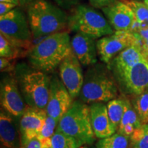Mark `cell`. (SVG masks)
Instances as JSON below:
<instances>
[{
    "instance_id": "6da1fadb",
    "label": "cell",
    "mask_w": 148,
    "mask_h": 148,
    "mask_svg": "<svg viewBox=\"0 0 148 148\" xmlns=\"http://www.w3.org/2000/svg\"><path fill=\"white\" fill-rule=\"evenodd\" d=\"M69 33L62 31L49 34L29 49L27 59L33 68L51 72L71 51Z\"/></svg>"
},
{
    "instance_id": "7a4b0ae2",
    "label": "cell",
    "mask_w": 148,
    "mask_h": 148,
    "mask_svg": "<svg viewBox=\"0 0 148 148\" xmlns=\"http://www.w3.org/2000/svg\"><path fill=\"white\" fill-rule=\"evenodd\" d=\"M118 90L119 86L108 66L97 62L86 70L79 95L84 103L106 102L116 99Z\"/></svg>"
},
{
    "instance_id": "3957f363",
    "label": "cell",
    "mask_w": 148,
    "mask_h": 148,
    "mask_svg": "<svg viewBox=\"0 0 148 148\" xmlns=\"http://www.w3.org/2000/svg\"><path fill=\"white\" fill-rule=\"evenodd\" d=\"M33 38L62 32L68 27V16L60 7L46 0H34L27 7Z\"/></svg>"
},
{
    "instance_id": "277c9868",
    "label": "cell",
    "mask_w": 148,
    "mask_h": 148,
    "mask_svg": "<svg viewBox=\"0 0 148 148\" xmlns=\"http://www.w3.org/2000/svg\"><path fill=\"white\" fill-rule=\"evenodd\" d=\"M56 130L77 138L83 144H91L95 135L92 127L90 107L79 101H73L59 121Z\"/></svg>"
},
{
    "instance_id": "5b68a950",
    "label": "cell",
    "mask_w": 148,
    "mask_h": 148,
    "mask_svg": "<svg viewBox=\"0 0 148 148\" xmlns=\"http://www.w3.org/2000/svg\"><path fill=\"white\" fill-rule=\"evenodd\" d=\"M68 28L95 39L114 32L106 16L92 6L79 5L68 16Z\"/></svg>"
},
{
    "instance_id": "8992f818",
    "label": "cell",
    "mask_w": 148,
    "mask_h": 148,
    "mask_svg": "<svg viewBox=\"0 0 148 148\" xmlns=\"http://www.w3.org/2000/svg\"><path fill=\"white\" fill-rule=\"evenodd\" d=\"M16 79L27 105L33 108L46 109L51 83V79L47 74L33 68L23 70Z\"/></svg>"
},
{
    "instance_id": "52a82bcc",
    "label": "cell",
    "mask_w": 148,
    "mask_h": 148,
    "mask_svg": "<svg viewBox=\"0 0 148 148\" xmlns=\"http://www.w3.org/2000/svg\"><path fill=\"white\" fill-rule=\"evenodd\" d=\"M0 32L18 48H27L33 38L27 16L18 7L0 16Z\"/></svg>"
},
{
    "instance_id": "ba28073f",
    "label": "cell",
    "mask_w": 148,
    "mask_h": 148,
    "mask_svg": "<svg viewBox=\"0 0 148 148\" xmlns=\"http://www.w3.org/2000/svg\"><path fill=\"white\" fill-rule=\"evenodd\" d=\"M140 42L138 34L132 31H115L97 40L98 56L103 63L108 65L122 51Z\"/></svg>"
},
{
    "instance_id": "9c48e42d",
    "label": "cell",
    "mask_w": 148,
    "mask_h": 148,
    "mask_svg": "<svg viewBox=\"0 0 148 148\" xmlns=\"http://www.w3.org/2000/svg\"><path fill=\"white\" fill-rule=\"evenodd\" d=\"M118 86L129 95L137 96L148 88V57L114 76Z\"/></svg>"
},
{
    "instance_id": "30bf717a",
    "label": "cell",
    "mask_w": 148,
    "mask_h": 148,
    "mask_svg": "<svg viewBox=\"0 0 148 148\" xmlns=\"http://www.w3.org/2000/svg\"><path fill=\"white\" fill-rule=\"evenodd\" d=\"M17 79L12 75L5 77L1 82V105L3 110L15 117H21L28 105L24 102Z\"/></svg>"
},
{
    "instance_id": "8fae6325",
    "label": "cell",
    "mask_w": 148,
    "mask_h": 148,
    "mask_svg": "<svg viewBox=\"0 0 148 148\" xmlns=\"http://www.w3.org/2000/svg\"><path fill=\"white\" fill-rule=\"evenodd\" d=\"M59 74L61 81L72 98L78 96L84 82V75L82 64L72 50L59 65Z\"/></svg>"
},
{
    "instance_id": "7c38bea8",
    "label": "cell",
    "mask_w": 148,
    "mask_h": 148,
    "mask_svg": "<svg viewBox=\"0 0 148 148\" xmlns=\"http://www.w3.org/2000/svg\"><path fill=\"white\" fill-rule=\"evenodd\" d=\"M73 102V98L61 79L57 77L51 78L49 99L45 109L47 115L59 122Z\"/></svg>"
},
{
    "instance_id": "4fadbf2b",
    "label": "cell",
    "mask_w": 148,
    "mask_h": 148,
    "mask_svg": "<svg viewBox=\"0 0 148 148\" xmlns=\"http://www.w3.org/2000/svg\"><path fill=\"white\" fill-rule=\"evenodd\" d=\"M101 10L114 31H132L136 19L132 9L125 1L116 0Z\"/></svg>"
},
{
    "instance_id": "5bb4252c",
    "label": "cell",
    "mask_w": 148,
    "mask_h": 148,
    "mask_svg": "<svg viewBox=\"0 0 148 148\" xmlns=\"http://www.w3.org/2000/svg\"><path fill=\"white\" fill-rule=\"evenodd\" d=\"M47 116L46 110L28 106L20 119L21 147L29 140L38 136L45 124Z\"/></svg>"
},
{
    "instance_id": "9a60e30c",
    "label": "cell",
    "mask_w": 148,
    "mask_h": 148,
    "mask_svg": "<svg viewBox=\"0 0 148 148\" xmlns=\"http://www.w3.org/2000/svg\"><path fill=\"white\" fill-rule=\"evenodd\" d=\"M94 38L82 32H76L71 40V49L82 65L97 63V41Z\"/></svg>"
},
{
    "instance_id": "2e32d148",
    "label": "cell",
    "mask_w": 148,
    "mask_h": 148,
    "mask_svg": "<svg viewBox=\"0 0 148 148\" xmlns=\"http://www.w3.org/2000/svg\"><path fill=\"white\" fill-rule=\"evenodd\" d=\"M145 57H147V56L143 45L141 43H136L119 53L108 66L114 76H116L138 63Z\"/></svg>"
},
{
    "instance_id": "e0dca14e",
    "label": "cell",
    "mask_w": 148,
    "mask_h": 148,
    "mask_svg": "<svg viewBox=\"0 0 148 148\" xmlns=\"http://www.w3.org/2000/svg\"><path fill=\"white\" fill-rule=\"evenodd\" d=\"M89 107L92 127L96 137L103 138L114 134L116 130L109 118L107 106L103 102H95Z\"/></svg>"
},
{
    "instance_id": "ac0fdd59",
    "label": "cell",
    "mask_w": 148,
    "mask_h": 148,
    "mask_svg": "<svg viewBox=\"0 0 148 148\" xmlns=\"http://www.w3.org/2000/svg\"><path fill=\"white\" fill-rule=\"evenodd\" d=\"M1 148H21V138L12 115L4 110L0 113Z\"/></svg>"
},
{
    "instance_id": "d6986e66",
    "label": "cell",
    "mask_w": 148,
    "mask_h": 148,
    "mask_svg": "<svg viewBox=\"0 0 148 148\" xmlns=\"http://www.w3.org/2000/svg\"><path fill=\"white\" fill-rule=\"evenodd\" d=\"M141 125V122L132 104L129 100L125 99L124 113L118 128V132L130 137Z\"/></svg>"
},
{
    "instance_id": "ffe728a7",
    "label": "cell",
    "mask_w": 148,
    "mask_h": 148,
    "mask_svg": "<svg viewBox=\"0 0 148 148\" xmlns=\"http://www.w3.org/2000/svg\"><path fill=\"white\" fill-rule=\"evenodd\" d=\"M125 99H114L107 104L109 118L116 130H118L125 110Z\"/></svg>"
},
{
    "instance_id": "44dd1931",
    "label": "cell",
    "mask_w": 148,
    "mask_h": 148,
    "mask_svg": "<svg viewBox=\"0 0 148 148\" xmlns=\"http://www.w3.org/2000/svg\"><path fill=\"white\" fill-rule=\"evenodd\" d=\"M134 12L136 25L138 27H148V5L144 1H123Z\"/></svg>"
},
{
    "instance_id": "7402d4cb",
    "label": "cell",
    "mask_w": 148,
    "mask_h": 148,
    "mask_svg": "<svg viewBox=\"0 0 148 148\" xmlns=\"http://www.w3.org/2000/svg\"><path fill=\"white\" fill-rule=\"evenodd\" d=\"M51 143L52 148H79L83 145L82 142L77 138L56 130L51 138Z\"/></svg>"
},
{
    "instance_id": "603a6c76",
    "label": "cell",
    "mask_w": 148,
    "mask_h": 148,
    "mask_svg": "<svg viewBox=\"0 0 148 148\" xmlns=\"http://www.w3.org/2000/svg\"><path fill=\"white\" fill-rule=\"evenodd\" d=\"M129 137L125 135L114 133L108 137L100 138L96 144L97 148H127Z\"/></svg>"
},
{
    "instance_id": "cb8c5ba5",
    "label": "cell",
    "mask_w": 148,
    "mask_h": 148,
    "mask_svg": "<svg viewBox=\"0 0 148 148\" xmlns=\"http://www.w3.org/2000/svg\"><path fill=\"white\" fill-rule=\"evenodd\" d=\"M132 106L142 125L148 123V88L141 94L136 96Z\"/></svg>"
},
{
    "instance_id": "d4e9b609",
    "label": "cell",
    "mask_w": 148,
    "mask_h": 148,
    "mask_svg": "<svg viewBox=\"0 0 148 148\" xmlns=\"http://www.w3.org/2000/svg\"><path fill=\"white\" fill-rule=\"evenodd\" d=\"M130 140L132 148H148V123L135 130Z\"/></svg>"
},
{
    "instance_id": "484cf974",
    "label": "cell",
    "mask_w": 148,
    "mask_h": 148,
    "mask_svg": "<svg viewBox=\"0 0 148 148\" xmlns=\"http://www.w3.org/2000/svg\"><path fill=\"white\" fill-rule=\"evenodd\" d=\"M20 48L11 43L2 34H0V56L14 60L19 56Z\"/></svg>"
},
{
    "instance_id": "4316f807",
    "label": "cell",
    "mask_w": 148,
    "mask_h": 148,
    "mask_svg": "<svg viewBox=\"0 0 148 148\" xmlns=\"http://www.w3.org/2000/svg\"><path fill=\"white\" fill-rule=\"evenodd\" d=\"M58 121L54 118L47 115L46 118L45 124L40 131L37 138L40 140H43L48 138H51L56 132V127L58 125Z\"/></svg>"
},
{
    "instance_id": "83f0119b",
    "label": "cell",
    "mask_w": 148,
    "mask_h": 148,
    "mask_svg": "<svg viewBox=\"0 0 148 148\" xmlns=\"http://www.w3.org/2000/svg\"><path fill=\"white\" fill-rule=\"evenodd\" d=\"M116 0H88L90 5L95 8L102 9L108 6Z\"/></svg>"
},
{
    "instance_id": "f1b7e54d",
    "label": "cell",
    "mask_w": 148,
    "mask_h": 148,
    "mask_svg": "<svg viewBox=\"0 0 148 148\" xmlns=\"http://www.w3.org/2000/svg\"><path fill=\"white\" fill-rule=\"evenodd\" d=\"M21 148H47V144L36 137L27 142Z\"/></svg>"
},
{
    "instance_id": "f546056e",
    "label": "cell",
    "mask_w": 148,
    "mask_h": 148,
    "mask_svg": "<svg viewBox=\"0 0 148 148\" xmlns=\"http://www.w3.org/2000/svg\"><path fill=\"white\" fill-rule=\"evenodd\" d=\"M11 60H12L1 57L0 58V70L1 72H10L14 69L13 64L11 62Z\"/></svg>"
},
{
    "instance_id": "4dcf8cb0",
    "label": "cell",
    "mask_w": 148,
    "mask_h": 148,
    "mask_svg": "<svg viewBox=\"0 0 148 148\" xmlns=\"http://www.w3.org/2000/svg\"><path fill=\"white\" fill-rule=\"evenodd\" d=\"M18 5L13 3H6V2H0V16L4 15L8 13L11 10H12Z\"/></svg>"
},
{
    "instance_id": "1f68e13d",
    "label": "cell",
    "mask_w": 148,
    "mask_h": 148,
    "mask_svg": "<svg viewBox=\"0 0 148 148\" xmlns=\"http://www.w3.org/2000/svg\"><path fill=\"white\" fill-rule=\"evenodd\" d=\"M60 6L64 8H69L70 6L77 4L80 0H54Z\"/></svg>"
},
{
    "instance_id": "d6a6232c",
    "label": "cell",
    "mask_w": 148,
    "mask_h": 148,
    "mask_svg": "<svg viewBox=\"0 0 148 148\" xmlns=\"http://www.w3.org/2000/svg\"><path fill=\"white\" fill-rule=\"evenodd\" d=\"M34 0H18L19 1V5L20 6H28L29 3H31L32 1H34Z\"/></svg>"
},
{
    "instance_id": "836d02e7",
    "label": "cell",
    "mask_w": 148,
    "mask_h": 148,
    "mask_svg": "<svg viewBox=\"0 0 148 148\" xmlns=\"http://www.w3.org/2000/svg\"><path fill=\"white\" fill-rule=\"evenodd\" d=\"M0 2L10 3L16 5H19V1H18V0H0Z\"/></svg>"
},
{
    "instance_id": "e575fe53",
    "label": "cell",
    "mask_w": 148,
    "mask_h": 148,
    "mask_svg": "<svg viewBox=\"0 0 148 148\" xmlns=\"http://www.w3.org/2000/svg\"><path fill=\"white\" fill-rule=\"evenodd\" d=\"M121 1H140V0H121Z\"/></svg>"
},
{
    "instance_id": "d590c367",
    "label": "cell",
    "mask_w": 148,
    "mask_h": 148,
    "mask_svg": "<svg viewBox=\"0 0 148 148\" xmlns=\"http://www.w3.org/2000/svg\"><path fill=\"white\" fill-rule=\"evenodd\" d=\"M144 2H145L147 5H148V1H144Z\"/></svg>"
},
{
    "instance_id": "8d00e7d4",
    "label": "cell",
    "mask_w": 148,
    "mask_h": 148,
    "mask_svg": "<svg viewBox=\"0 0 148 148\" xmlns=\"http://www.w3.org/2000/svg\"><path fill=\"white\" fill-rule=\"evenodd\" d=\"M146 53H147V57H148V48H147V51H146Z\"/></svg>"
},
{
    "instance_id": "74e56055",
    "label": "cell",
    "mask_w": 148,
    "mask_h": 148,
    "mask_svg": "<svg viewBox=\"0 0 148 148\" xmlns=\"http://www.w3.org/2000/svg\"><path fill=\"white\" fill-rule=\"evenodd\" d=\"M79 148H87V147H80Z\"/></svg>"
},
{
    "instance_id": "f35d334b",
    "label": "cell",
    "mask_w": 148,
    "mask_h": 148,
    "mask_svg": "<svg viewBox=\"0 0 148 148\" xmlns=\"http://www.w3.org/2000/svg\"><path fill=\"white\" fill-rule=\"evenodd\" d=\"M148 1V0H143V1Z\"/></svg>"
},
{
    "instance_id": "ab89813d",
    "label": "cell",
    "mask_w": 148,
    "mask_h": 148,
    "mask_svg": "<svg viewBox=\"0 0 148 148\" xmlns=\"http://www.w3.org/2000/svg\"><path fill=\"white\" fill-rule=\"evenodd\" d=\"M131 148H132V147H131Z\"/></svg>"
}]
</instances>
